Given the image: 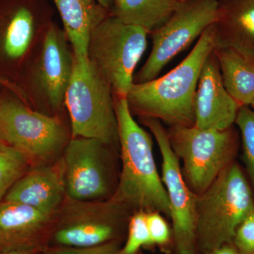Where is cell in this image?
Instances as JSON below:
<instances>
[{
    "label": "cell",
    "instance_id": "603a6c76",
    "mask_svg": "<svg viewBox=\"0 0 254 254\" xmlns=\"http://www.w3.org/2000/svg\"><path fill=\"white\" fill-rule=\"evenodd\" d=\"M146 214L141 210L132 217L126 242L122 247V254H137L142 247L152 245Z\"/></svg>",
    "mask_w": 254,
    "mask_h": 254
},
{
    "label": "cell",
    "instance_id": "484cf974",
    "mask_svg": "<svg viewBox=\"0 0 254 254\" xmlns=\"http://www.w3.org/2000/svg\"><path fill=\"white\" fill-rule=\"evenodd\" d=\"M147 224L152 245H165L171 238V232L166 221L157 212L146 214Z\"/></svg>",
    "mask_w": 254,
    "mask_h": 254
},
{
    "label": "cell",
    "instance_id": "cb8c5ba5",
    "mask_svg": "<svg viewBox=\"0 0 254 254\" xmlns=\"http://www.w3.org/2000/svg\"><path fill=\"white\" fill-rule=\"evenodd\" d=\"M120 241H113L91 247H53L46 248L43 254H122Z\"/></svg>",
    "mask_w": 254,
    "mask_h": 254
},
{
    "label": "cell",
    "instance_id": "4dcf8cb0",
    "mask_svg": "<svg viewBox=\"0 0 254 254\" xmlns=\"http://www.w3.org/2000/svg\"><path fill=\"white\" fill-rule=\"evenodd\" d=\"M250 106L252 107V109L254 110V100L252 101V103H251Z\"/></svg>",
    "mask_w": 254,
    "mask_h": 254
},
{
    "label": "cell",
    "instance_id": "d6986e66",
    "mask_svg": "<svg viewBox=\"0 0 254 254\" xmlns=\"http://www.w3.org/2000/svg\"><path fill=\"white\" fill-rule=\"evenodd\" d=\"M224 85L240 106L254 100V52L232 46H215Z\"/></svg>",
    "mask_w": 254,
    "mask_h": 254
},
{
    "label": "cell",
    "instance_id": "277c9868",
    "mask_svg": "<svg viewBox=\"0 0 254 254\" xmlns=\"http://www.w3.org/2000/svg\"><path fill=\"white\" fill-rule=\"evenodd\" d=\"M73 64L74 55L64 31L53 21L20 75L18 95L39 113L63 117Z\"/></svg>",
    "mask_w": 254,
    "mask_h": 254
},
{
    "label": "cell",
    "instance_id": "83f0119b",
    "mask_svg": "<svg viewBox=\"0 0 254 254\" xmlns=\"http://www.w3.org/2000/svg\"><path fill=\"white\" fill-rule=\"evenodd\" d=\"M205 254H240L233 244H226Z\"/></svg>",
    "mask_w": 254,
    "mask_h": 254
},
{
    "label": "cell",
    "instance_id": "e0dca14e",
    "mask_svg": "<svg viewBox=\"0 0 254 254\" xmlns=\"http://www.w3.org/2000/svg\"><path fill=\"white\" fill-rule=\"evenodd\" d=\"M63 24V31L80 61H86L92 32L110 14L97 0H53Z\"/></svg>",
    "mask_w": 254,
    "mask_h": 254
},
{
    "label": "cell",
    "instance_id": "44dd1931",
    "mask_svg": "<svg viewBox=\"0 0 254 254\" xmlns=\"http://www.w3.org/2000/svg\"><path fill=\"white\" fill-rule=\"evenodd\" d=\"M30 163L17 150L0 143V203L11 187L29 169Z\"/></svg>",
    "mask_w": 254,
    "mask_h": 254
},
{
    "label": "cell",
    "instance_id": "30bf717a",
    "mask_svg": "<svg viewBox=\"0 0 254 254\" xmlns=\"http://www.w3.org/2000/svg\"><path fill=\"white\" fill-rule=\"evenodd\" d=\"M219 4L218 0L180 1L171 17L152 32L151 51L134 76L133 83H145L158 77L173 58L216 21Z\"/></svg>",
    "mask_w": 254,
    "mask_h": 254
},
{
    "label": "cell",
    "instance_id": "d4e9b609",
    "mask_svg": "<svg viewBox=\"0 0 254 254\" xmlns=\"http://www.w3.org/2000/svg\"><path fill=\"white\" fill-rule=\"evenodd\" d=\"M232 244L240 254H254V213L241 224Z\"/></svg>",
    "mask_w": 254,
    "mask_h": 254
},
{
    "label": "cell",
    "instance_id": "5bb4252c",
    "mask_svg": "<svg viewBox=\"0 0 254 254\" xmlns=\"http://www.w3.org/2000/svg\"><path fill=\"white\" fill-rule=\"evenodd\" d=\"M240 105L227 91L213 52L205 60L195 97L194 126L225 130L236 121Z\"/></svg>",
    "mask_w": 254,
    "mask_h": 254
},
{
    "label": "cell",
    "instance_id": "3957f363",
    "mask_svg": "<svg viewBox=\"0 0 254 254\" xmlns=\"http://www.w3.org/2000/svg\"><path fill=\"white\" fill-rule=\"evenodd\" d=\"M254 213V200L237 163L222 170L195 199V240L198 254L233 242L238 227Z\"/></svg>",
    "mask_w": 254,
    "mask_h": 254
},
{
    "label": "cell",
    "instance_id": "ffe728a7",
    "mask_svg": "<svg viewBox=\"0 0 254 254\" xmlns=\"http://www.w3.org/2000/svg\"><path fill=\"white\" fill-rule=\"evenodd\" d=\"M179 3L178 0H113L110 14L150 33L171 17Z\"/></svg>",
    "mask_w": 254,
    "mask_h": 254
},
{
    "label": "cell",
    "instance_id": "8992f818",
    "mask_svg": "<svg viewBox=\"0 0 254 254\" xmlns=\"http://www.w3.org/2000/svg\"><path fill=\"white\" fill-rule=\"evenodd\" d=\"M65 108L71 136L95 138L110 147L119 143L113 88L88 60L80 61L74 57Z\"/></svg>",
    "mask_w": 254,
    "mask_h": 254
},
{
    "label": "cell",
    "instance_id": "2e32d148",
    "mask_svg": "<svg viewBox=\"0 0 254 254\" xmlns=\"http://www.w3.org/2000/svg\"><path fill=\"white\" fill-rule=\"evenodd\" d=\"M54 216L17 202L0 203V248L33 246L47 248Z\"/></svg>",
    "mask_w": 254,
    "mask_h": 254
},
{
    "label": "cell",
    "instance_id": "9a60e30c",
    "mask_svg": "<svg viewBox=\"0 0 254 254\" xmlns=\"http://www.w3.org/2000/svg\"><path fill=\"white\" fill-rule=\"evenodd\" d=\"M66 195L63 160L29 168L11 187L4 201L17 202L54 216Z\"/></svg>",
    "mask_w": 254,
    "mask_h": 254
},
{
    "label": "cell",
    "instance_id": "8fae6325",
    "mask_svg": "<svg viewBox=\"0 0 254 254\" xmlns=\"http://www.w3.org/2000/svg\"><path fill=\"white\" fill-rule=\"evenodd\" d=\"M158 143L162 155V181L170 203V218L173 225V240L177 254H198L195 240L196 195L187 185L174 152L168 131L160 120L140 117Z\"/></svg>",
    "mask_w": 254,
    "mask_h": 254
},
{
    "label": "cell",
    "instance_id": "4316f807",
    "mask_svg": "<svg viewBox=\"0 0 254 254\" xmlns=\"http://www.w3.org/2000/svg\"><path fill=\"white\" fill-rule=\"evenodd\" d=\"M46 249L33 246L2 247L0 248V254H43Z\"/></svg>",
    "mask_w": 254,
    "mask_h": 254
},
{
    "label": "cell",
    "instance_id": "5b68a950",
    "mask_svg": "<svg viewBox=\"0 0 254 254\" xmlns=\"http://www.w3.org/2000/svg\"><path fill=\"white\" fill-rule=\"evenodd\" d=\"M71 137L63 117L39 113L16 92L4 90L0 98V143L39 165L56 160Z\"/></svg>",
    "mask_w": 254,
    "mask_h": 254
},
{
    "label": "cell",
    "instance_id": "1f68e13d",
    "mask_svg": "<svg viewBox=\"0 0 254 254\" xmlns=\"http://www.w3.org/2000/svg\"><path fill=\"white\" fill-rule=\"evenodd\" d=\"M179 1H188V0H178Z\"/></svg>",
    "mask_w": 254,
    "mask_h": 254
},
{
    "label": "cell",
    "instance_id": "7a4b0ae2",
    "mask_svg": "<svg viewBox=\"0 0 254 254\" xmlns=\"http://www.w3.org/2000/svg\"><path fill=\"white\" fill-rule=\"evenodd\" d=\"M114 96L123 165L114 199L170 218V203L155 166L151 136L135 121L126 97Z\"/></svg>",
    "mask_w": 254,
    "mask_h": 254
},
{
    "label": "cell",
    "instance_id": "52a82bcc",
    "mask_svg": "<svg viewBox=\"0 0 254 254\" xmlns=\"http://www.w3.org/2000/svg\"><path fill=\"white\" fill-rule=\"evenodd\" d=\"M46 0H0V81L16 84L53 22Z\"/></svg>",
    "mask_w": 254,
    "mask_h": 254
},
{
    "label": "cell",
    "instance_id": "ac0fdd59",
    "mask_svg": "<svg viewBox=\"0 0 254 254\" xmlns=\"http://www.w3.org/2000/svg\"><path fill=\"white\" fill-rule=\"evenodd\" d=\"M213 26L215 46H232L254 52V0L220 2Z\"/></svg>",
    "mask_w": 254,
    "mask_h": 254
},
{
    "label": "cell",
    "instance_id": "7402d4cb",
    "mask_svg": "<svg viewBox=\"0 0 254 254\" xmlns=\"http://www.w3.org/2000/svg\"><path fill=\"white\" fill-rule=\"evenodd\" d=\"M235 123L242 134L244 160L254 187V110L250 106H241Z\"/></svg>",
    "mask_w": 254,
    "mask_h": 254
},
{
    "label": "cell",
    "instance_id": "7c38bea8",
    "mask_svg": "<svg viewBox=\"0 0 254 254\" xmlns=\"http://www.w3.org/2000/svg\"><path fill=\"white\" fill-rule=\"evenodd\" d=\"M120 202L76 201L68 198L54 215L48 243L55 247H91L118 241L114 212Z\"/></svg>",
    "mask_w": 254,
    "mask_h": 254
},
{
    "label": "cell",
    "instance_id": "ba28073f",
    "mask_svg": "<svg viewBox=\"0 0 254 254\" xmlns=\"http://www.w3.org/2000/svg\"><path fill=\"white\" fill-rule=\"evenodd\" d=\"M148 33L111 14L92 32L87 58L109 82L115 95L126 97L131 89L135 69L146 50Z\"/></svg>",
    "mask_w": 254,
    "mask_h": 254
},
{
    "label": "cell",
    "instance_id": "f546056e",
    "mask_svg": "<svg viewBox=\"0 0 254 254\" xmlns=\"http://www.w3.org/2000/svg\"><path fill=\"white\" fill-rule=\"evenodd\" d=\"M6 88H8V87L6 86L2 81H0V98H1V95H2L4 90L6 89Z\"/></svg>",
    "mask_w": 254,
    "mask_h": 254
},
{
    "label": "cell",
    "instance_id": "9c48e42d",
    "mask_svg": "<svg viewBox=\"0 0 254 254\" xmlns=\"http://www.w3.org/2000/svg\"><path fill=\"white\" fill-rule=\"evenodd\" d=\"M168 135L183 163L184 178L195 195L204 192L232 163L236 141L231 128L220 131L171 125Z\"/></svg>",
    "mask_w": 254,
    "mask_h": 254
},
{
    "label": "cell",
    "instance_id": "f1b7e54d",
    "mask_svg": "<svg viewBox=\"0 0 254 254\" xmlns=\"http://www.w3.org/2000/svg\"><path fill=\"white\" fill-rule=\"evenodd\" d=\"M99 4L102 6H104L105 8L108 9H111L112 6H113V0H97Z\"/></svg>",
    "mask_w": 254,
    "mask_h": 254
},
{
    "label": "cell",
    "instance_id": "4fadbf2b",
    "mask_svg": "<svg viewBox=\"0 0 254 254\" xmlns=\"http://www.w3.org/2000/svg\"><path fill=\"white\" fill-rule=\"evenodd\" d=\"M108 147L95 138L71 137L62 153L68 199L97 201L109 194Z\"/></svg>",
    "mask_w": 254,
    "mask_h": 254
},
{
    "label": "cell",
    "instance_id": "6da1fadb",
    "mask_svg": "<svg viewBox=\"0 0 254 254\" xmlns=\"http://www.w3.org/2000/svg\"><path fill=\"white\" fill-rule=\"evenodd\" d=\"M215 46V28L212 24L202 33L187 58L172 71L151 81L133 83L126 96L131 113L171 125H194L198 79Z\"/></svg>",
    "mask_w": 254,
    "mask_h": 254
}]
</instances>
